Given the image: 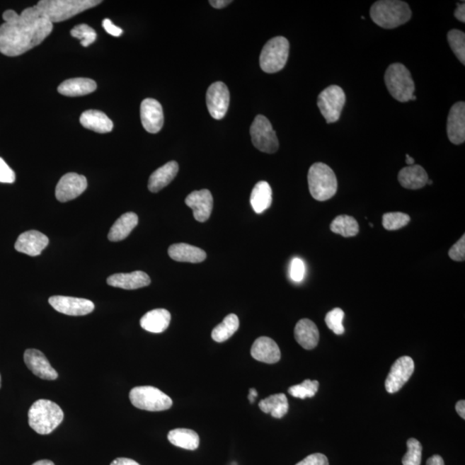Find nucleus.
I'll return each mask as SVG.
<instances>
[{"label":"nucleus","instance_id":"obj_1","mask_svg":"<svg viewBox=\"0 0 465 465\" xmlns=\"http://www.w3.org/2000/svg\"><path fill=\"white\" fill-rule=\"evenodd\" d=\"M53 28L37 5L27 8L13 22L0 25V53L10 57L25 54L41 45Z\"/></svg>","mask_w":465,"mask_h":465},{"label":"nucleus","instance_id":"obj_2","mask_svg":"<svg viewBox=\"0 0 465 465\" xmlns=\"http://www.w3.org/2000/svg\"><path fill=\"white\" fill-rule=\"evenodd\" d=\"M369 15L376 25L384 29H395L411 20L412 11L406 2L380 0L373 4Z\"/></svg>","mask_w":465,"mask_h":465},{"label":"nucleus","instance_id":"obj_3","mask_svg":"<svg viewBox=\"0 0 465 465\" xmlns=\"http://www.w3.org/2000/svg\"><path fill=\"white\" fill-rule=\"evenodd\" d=\"M30 427L39 435H50L64 419V413L54 401L41 399L35 401L29 413Z\"/></svg>","mask_w":465,"mask_h":465},{"label":"nucleus","instance_id":"obj_4","mask_svg":"<svg viewBox=\"0 0 465 465\" xmlns=\"http://www.w3.org/2000/svg\"><path fill=\"white\" fill-rule=\"evenodd\" d=\"M99 0H41L37 6L52 23L65 21L101 4Z\"/></svg>","mask_w":465,"mask_h":465},{"label":"nucleus","instance_id":"obj_5","mask_svg":"<svg viewBox=\"0 0 465 465\" xmlns=\"http://www.w3.org/2000/svg\"><path fill=\"white\" fill-rule=\"evenodd\" d=\"M309 193L317 201H327L337 193L338 181L335 172L324 163L310 166L308 173Z\"/></svg>","mask_w":465,"mask_h":465},{"label":"nucleus","instance_id":"obj_6","mask_svg":"<svg viewBox=\"0 0 465 465\" xmlns=\"http://www.w3.org/2000/svg\"><path fill=\"white\" fill-rule=\"evenodd\" d=\"M384 81L389 93L396 101L401 103L411 101L415 86L406 67L401 63L389 66L385 73Z\"/></svg>","mask_w":465,"mask_h":465},{"label":"nucleus","instance_id":"obj_7","mask_svg":"<svg viewBox=\"0 0 465 465\" xmlns=\"http://www.w3.org/2000/svg\"><path fill=\"white\" fill-rule=\"evenodd\" d=\"M289 43L284 37L274 38L262 50L260 57L261 69L268 74L277 73L288 61Z\"/></svg>","mask_w":465,"mask_h":465},{"label":"nucleus","instance_id":"obj_8","mask_svg":"<svg viewBox=\"0 0 465 465\" xmlns=\"http://www.w3.org/2000/svg\"><path fill=\"white\" fill-rule=\"evenodd\" d=\"M130 399L133 406L151 412L168 411L173 406V400L153 386H139L131 389Z\"/></svg>","mask_w":465,"mask_h":465},{"label":"nucleus","instance_id":"obj_9","mask_svg":"<svg viewBox=\"0 0 465 465\" xmlns=\"http://www.w3.org/2000/svg\"><path fill=\"white\" fill-rule=\"evenodd\" d=\"M345 103V94L341 87L329 86L320 93L317 105L328 123L339 120Z\"/></svg>","mask_w":465,"mask_h":465},{"label":"nucleus","instance_id":"obj_10","mask_svg":"<svg viewBox=\"0 0 465 465\" xmlns=\"http://www.w3.org/2000/svg\"><path fill=\"white\" fill-rule=\"evenodd\" d=\"M250 134L253 144L261 152L268 154L277 152L280 143L271 122L265 116L258 115L254 119L250 129Z\"/></svg>","mask_w":465,"mask_h":465},{"label":"nucleus","instance_id":"obj_11","mask_svg":"<svg viewBox=\"0 0 465 465\" xmlns=\"http://www.w3.org/2000/svg\"><path fill=\"white\" fill-rule=\"evenodd\" d=\"M413 372H415V362L412 357L408 356L399 357L393 364L387 379L385 380V389L387 392L393 394V393L399 391L405 384H407Z\"/></svg>","mask_w":465,"mask_h":465},{"label":"nucleus","instance_id":"obj_12","mask_svg":"<svg viewBox=\"0 0 465 465\" xmlns=\"http://www.w3.org/2000/svg\"><path fill=\"white\" fill-rule=\"evenodd\" d=\"M229 91L224 83H214L207 91V107L210 116L216 120H221L225 117L229 109Z\"/></svg>","mask_w":465,"mask_h":465},{"label":"nucleus","instance_id":"obj_13","mask_svg":"<svg viewBox=\"0 0 465 465\" xmlns=\"http://www.w3.org/2000/svg\"><path fill=\"white\" fill-rule=\"evenodd\" d=\"M49 302L57 311L71 316L88 315L95 308L93 302L84 298L54 296L50 297Z\"/></svg>","mask_w":465,"mask_h":465},{"label":"nucleus","instance_id":"obj_14","mask_svg":"<svg viewBox=\"0 0 465 465\" xmlns=\"http://www.w3.org/2000/svg\"><path fill=\"white\" fill-rule=\"evenodd\" d=\"M86 188L87 180L85 176L74 173H67L58 182L55 197L59 202H69L81 196Z\"/></svg>","mask_w":465,"mask_h":465},{"label":"nucleus","instance_id":"obj_15","mask_svg":"<svg viewBox=\"0 0 465 465\" xmlns=\"http://www.w3.org/2000/svg\"><path fill=\"white\" fill-rule=\"evenodd\" d=\"M141 119L143 128L149 133L160 132L164 125V114L160 102L146 98L141 105Z\"/></svg>","mask_w":465,"mask_h":465},{"label":"nucleus","instance_id":"obj_16","mask_svg":"<svg viewBox=\"0 0 465 465\" xmlns=\"http://www.w3.org/2000/svg\"><path fill=\"white\" fill-rule=\"evenodd\" d=\"M27 367L33 374L45 380H55L58 373L52 367L50 361L41 351L37 349H27L23 355Z\"/></svg>","mask_w":465,"mask_h":465},{"label":"nucleus","instance_id":"obj_17","mask_svg":"<svg viewBox=\"0 0 465 465\" xmlns=\"http://www.w3.org/2000/svg\"><path fill=\"white\" fill-rule=\"evenodd\" d=\"M185 204L193 210L195 219L205 222L209 220L212 213V194L207 189L195 190L185 198Z\"/></svg>","mask_w":465,"mask_h":465},{"label":"nucleus","instance_id":"obj_18","mask_svg":"<svg viewBox=\"0 0 465 465\" xmlns=\"http://www.w3.org/2000/svg\"><path fill=\"white\" fill-rule=\"evenodd\" d=\"M447 134L453 144H463L465 141V103L453 105L447 118Z\"/></svg>","mask_w":465,"mask_h":465},{"label":"nucleus","instance_id":"obj_19","mask_svg":"<svg viewBox=\"0 0 465 465\" xmlns=\"http://www.w3.org/2000/svg\"><path fill=\"white\" fill-rule=\"evenodd\" d=\"M49 242V238L45 234L37 230H30L20 234L16 241L15 249L27 256H38L47 248Z\"/></svg>","mask_w":465,"mask_h":465},{"label":"nucleus","instance_id":"obj_20","mask_svg":"<svg viewBox=\"0 0 465 465\" xmlns=\"http://www.w3.org/2000/svg\"><path fill=\"white\" fill-rule=\"evenodd\" d=\"M254 360L266 364H275L281 359V352L277 344L271 338L262 336L254 341L251 348Z\"/></svg>","mask_w":465,"mask_h":465},{"label":"nucleus","instance_id":"obj_21","mask_svg":"<svg viewBox=\"0 0 465 465\" xmlns=\"http://www.w3.org/2000/svg\"><path fill=\"white\" fill-rule=\"evenodd\" d=\"M151 280L148 274L142 271L130 273H117L107 278V284L115 288L137 289L149 285Z\"/></svg>","mask_w":465,"mask_h":465},{"label":"nucleus","instance_id":"obj_22","mask_svg":"<svg viewBox=\"0 0 465 465\" xmlns=\"http://www.w3.org/2000/svg\"><path fill=\"white\" fill-rule=\"evenodd\" d=\"M295 339L306 350H312L319 343L320 333L316 325L309 319H302L296 325Z\"/></svg>","mask_w":465,"mask_h":465},{"label":"nucleus","instance_id":"obj_23","mask_svg":"<svg viewBox=\"0 0 465 465\" xmlns=\"http://www.w3.org/2000/svg\"><path fill=\"white\" fill-rule=\"evenodd\" d=\"M428 180L426 170L419 165L406 166L398 173L401 185L408 190L423 188L427 184Z\"/></svg>","mask_w":465,"mask_h":465},{"label":"nucleus","instance_id":"obj_24","mask_svg":"<svg viewBox=\"0 0 465 465\" xmlns=\"http://www.w3.org/2000/svg\"><path fill=\"white\" fill-rule=\"evenodd\" d=\"M178 173V165L176 161L166 163V164L151 174L149 180V190L154 193L160 192L174 180Z\"/></svg>","mask_w":465,"mask_h":465},{"label":"nucleus","instance_id":"obj_25","mask_svg":"<svg viewBox=\"0 0 465 465\" xmlns=\"http://www.w3.org/2000/svg\"><path fill=\"white\" fill-rule=\"evenodd\" d=\"M171 314L168 310L157 309L151 310L142 316L141 327L146 331L161 333L166 331L171 323Z\"/></svg>","mask_w":465,"mask_h":465},{"label":"nucleus","instance_id":"obj_26","mask_svg":"<svg viewBox=\"0 0 465 465\" xmlns=\"http://www.w3.org/2000/svg\"><path fill=\"white\" fill-rule=\"evenodd\" d=\"M84 128L94 132L105 134L113 130V122L101 110H89L83 113L79 118Z\"/></svg>","mask_w":465,"mask_h":465},{"label":"nucleus","instance_id":"obj_27","mask_svg":"<svg viewBox=\"0 0 465 465\" xmlns=\"http://www.w3.org/2000/svg\"><path fill=\"white\" fill-rule=\"evenodd\" d=\"M96 82L91 79L75 78L67 79L58 86L59 93L67 97H79L96 91Z\"/></svg>","mask_w":465,"mask_h":465},{"label":"nucleus","instance_id":"obj_28","mask_svg":"<svg viewBox=\"0 0 465 465\" xmlns=\"http://www.w3.org/2000/svg\"><path fill=\"white\" fill-rule=\"evenodd\" d=\"M171 258L178 262H189V263H201L206 260V253L204 250L186 243L173 244L168 249Z\"/></svg>","mask_w":465,"mask_h":465},{"label":"nucleus","instance_id":"obj_29","mask_svg":"<svg viewBox=\"0 0 465 465\" xmlns=\"http://www.w3.org/2000/svg\"><path fill=\"white\" fill-rule=\"evenodd\" d=\"M138 224V216L136 213L123 214L111 226L108 238L110 241H121L128 237Z\"/></svg>","mask_w":465,"mask_h":465},{"label":"nucleus","instance_id":"obj_30","mask_svg":"<svg viewBox=\"0 0 465 465\" xmlns=\"http://www.w3.org/2000/svg\"><path fill=\"white\" fill-rule=\"evenodd\" d=\"M250 202L254 212L261 214L271 207L272 202V190L268 182L260 181L254 186Z\"/></svg>","mask_w":465,"mask_h":465},{"label":"nucleus","instance_id":"obj_31","mask_svg":"<svg viewBox=\"0 0 465 465\" xmlns=\"http://www.w3.org/2000/svg\"><path fill=\"white\" fill-rule=\"evenodd\" d=\"M168 438L173 446L185 449V450H197L200 444V436L190 429H174L169 432Z\"/></svg>","mask_w":465,"mask_h":465},{"label":"nucleus","instance_id":"obj_32","mask_svg":"<svg viewBox=\"0 0 465 465\" xmlns=\"http://www.w3.org/2000/svg\"><path fill=\"white\" fill-rule=\"evenodd\" d=\"M258 407L264 413H271L274 418L281 419L288 413L289 403L287 397L280 393L260 401Z\"/></svg>","mask_w":465,"mask_h":465},{"label":"nucleus","instance_id":"obj_33","mask_svg":"<svg viewBox=\"0 0 465 465\" xmlns=\"http://www.w3.org/2000/svg\"><path fill=\"white\" fill-rule=\"evenodd\" d=\"M240 327L239 318L234 314L226 316L222 323L217 325L212 333V339L218 343H224L234 335Z\"/></svg>","mask_w":465,"mask_h":465},{"label":"nucleus","instance_id":"obj_34","mask_svg":"<svg viewBox=\"0 0 465 465\" xmlns=\"http://www.w3.org/2000/svg\"><path fill=\"white\" fill-rule=\"evenodd\" d=\"M330 229L333 233L348 238L356 236L360 232V226L355 217L341 214L333 219L330 224Z\"/></svg>","mask_w":465,"mask_h":465},{"label":"nucleus","instance_id":"obj_35","mask_svg":"<svg viewBox=\"0 0 465 465\" xmlns=\"http://www.w3.org/2000/svg\"><path fill=\"white\" fill-rule=\"evenodd\" d=\"M318 389H319V381L307 379L300 384L294 385L288 391L289 395L296 398L306 399L315 396Z\"/></svg>","mask_w":465,"mask_h":465},{"label":"nucleus","instance_id":"obj_36","mask_svg":"<svg viewBox=\"0 0 465 465\" xmlns=\"http://www.w3.org/2000/svg\"><path fill=\"white\" fill-rule=\"evenodd\" d=\"M449 45L453 53L463 65L465 64V35L459 30H452L447 34Z\"/></svg>","mask_w":465,"mask_h":465},{"label":"nucleus","instance_id":"obj_37","mask_svg":"<svg viewBox=\"0 0 465 465\" xmlns=\"http://www.w3.org/2000/svg\"><path fill=\"white\" fill-rule=\"evenodd\" d=\"M411 222V217L403 212H389L383 216V226L385 229L393 231L407 226Z\"/></svg>","mask_w":465,"mask_h":465},{"label":"nucleus","instance_id":"obj_38","mask_svg":"<svg viewBox=\"0 0 465 465\" xmlns=\"http://www.w3.org/2000/svg\"><path fill=\"white\" fill-rule=\"evenodd\" d=\"M345 313L343 309L335 308L329 311L326 316L325 321L328 328L332 330L337 335H343L345 333V328L343 326V320Z\"/></svg>","mask_w":465,"mask_h":465},{"label":"nucleus","instance_id":"obj_39","mask_svg":"<svg viewBox=\"0 0 465 465\" xmlns=\"http://www.w3.org/2000/svg\"><path fill=\"white\" fill-rule=\"evenodd\" d=\"M71 35L74 38L81 40V45L83 47H88L96 41L97 33L93 28L89 25L82 23V25H79L75 26L73 30H71Z\"/></svg>","mask_w":465,"mask_h":465},{"label":"nucleus","instance_id":"obj_40","mask_svg":"<svg viewBox=\"0 0 465 465\" xmlns=\"http://www.w3.org/2000/svg\"><path fill=\"white\" fill-rule=\"evenodd\" d=\"M408 452L403 458V465H420L423 446L416 439H409L407 442Z\"/></svg>","mask_w":465,"mask_h":465},{"label":"nucleus","instance_id":"obj_41","mask_svg":"<svg viewBox=\"0 0 465 465\" xmlns=\"http://www.w3.org/2000/svg\"><path fill=\"white\" fill-rule=\"evenodd\" d=\"M305 276L304 262L299 258H293L289 268V277L294 282L299 283Z\"/></svg>","mask_w":465,"mask_h":465},{"label":"nucleus","instance_id":"obj_42","mask_svg":"<svg viewBox=\"0 0 465 465\" xmlns=\"http://www.w3.org/2000/svg\"><path fill=\"white\" fill-rule=\"evenodd\" d=\"M449 257L452 260L462 262L465 258V236L460 238L458 242L449 250Z\"/></svg>","mask_w":465,"mask_h":465},{"label":"nucleus","instance_id":"obj_43","mask_svg":"<svg viewBox=\"0 0 465 465\" xmlns=\"http://www.w3.org/2000/svg\"><path fill=\"white\" fill-rule=\"evenodd\" d=\"M16 180V174L13 170L8 166L2 158H0V183L13 184Z\"/></svg>","mask_w":465,"mask_h":465},{"label":"nucleus","instance_id":"obj_44","mask_svg":"<svg viewBox=\"0 0 465 465\" xmlns=\"http://www.w3.org/2000/svg\"><path fill=\"white\" fill-rule=\"evenodd\" d=\"M296 465H329L327 457L321 453H314Z\"/></svg>","mask_w":465,"mask_h":465},{"label":"nucleus","instance_id":"obj_45","mask_svg":"<svg viewBox=\"0 0 465 465\" xmlns=\"http://www.w3.org/2000/svg\"><path fill=\"white\" fill-rule=\"evenodd\" d=\"M102 25L103 29L105 30L107 33L113 35V37H121L122 34V30L120 29V28L113 25V23L111 22L110 19H103Z\"/></svg>","mask_w":465,"mask_h":465},{"label":"nucleus","instance_id":"obj_46","mask_svg":"<svg viewBox=\"0 0 465 465\" xmlns=\"http://www.w3.org/2000/svg\"><path fill=\"white\" fill-rule=\"evenodd\" d=\"M455 18L459 20V21L464 23L465 22V5L463 4H458V7L455 10L454 13Z\"/></svg>","mask_w":465,"mask_h":465},{"label":"nucleus","instance_id":"obj_47","mask_svg":"<svg viewBox=\"0 0 465 465\" xmlns=\"http://www.w3.org/2000/svg\"><path fill=\"white\" fill-rule=\"evenodd\" d=\"M110 465H140L137 461L130 459L119 458L115 459Z\"/></svg>","mask_w":465,"mask_h":465},{"label":"nucleus","instance_id":"obj_48","mask_svg":"<svg viewBox=\"0 0 465 465\" xmlns=\"http://www.w3.org/2000/svg\"><path fill=\"white\" fill-rule=\"evenodd\" d=\"M18 17V14L13 10H7L3 13V19L5 23L13 22Z\"/></svg>","mask_w":465,"mask_h":465},{"label":"nucleus","instance_id":"obj_49","mask_svg":"<svg viewBox=\"0 0 465 465\" xmlns=\"http://www.w3.org/2000/svg\"><path fill=\"white\" fill-rule=\"evenodd\" d=\"M231 3V0H212V1H209L210 5L214 8H217V9H222V8H224Z\"/></svg>","mask_w":465,"mask_h":465},{"label":"nucleus","instance_id":"obj_50","mask_svg":"<svg viewBox=\"0 0 465 465\" xmlns=\"http://www.w3.org/2000/svg\"><path fill=\"white\" fill-rule=\"evenodd\" d=\"M427 465H444L442 457L440 455H433L427 461Z\"/></svg>","mask_w":465,"mask_h":465},{"label":"nucleus","instance_id":"obj_51","mask_svg":"<svg viewBox=\"0 0 465 465\" xmlns=\"http://www.w3.org/2000/svg\"><path fill=\"white\" fill-rule=\"evenodd\" d=\"M456 411L458 412L460 417L465 419V401L461 400L456 404Z\"/></svg>","mask_w":465,"mask_h":465},{"label":"nucleus","instance_id":"obj_52","mask_svg":"<svg viewBox=\"0 0 465 465\" xmlns=\"http://www.w3.org/2000/svg\"><path fill=\"white\" fill-rule=\"evenodd\" d=\"M258 396V392L256 389H250L248 399L250 403H253Z\"/></svg>","mask_w":465,"mask_h":465},{"label":"nucleus","instance_id":"obj_53","mask_svg":"<svg viewBox=\"0 0 465 465\" xmlns=\"http://www.w3.org/2000/svg\"><path fill=\"white\" fill-rule=\"evenodd\" d=\"M33 465H54L53 462L50 460H40L38 462H35Z\"/></svg>","mask_w":465,"mask_h":465},{"label":"nucleus","instance_id":"obj_54","mask_svg":"<svg viewBox=\"0 0 465 465\" xmlns=\"http://www.w3.org/2000/svg\"><path fill=\"white\" fill-rule=\"evenodd\" d=\"M406 163L409 166L415 165V159L412 158L411 155H406Z\"/></svg>","mask_w":465,"mask_h":465},{"label":"nucleus","instance_id":"obj_55","mask_svg":"<svg viewBox=\"0 0 465 465\" xmlns=\"http://www.w3.org/2000/svg\"><path fill=\"white\" fill-rule=\"evenodd\" d=\"M0 388H1V375H0Z\"/></svg>","mask_w":465,"mask_h":465}]
</instances>
